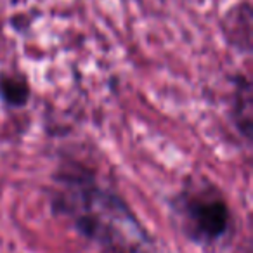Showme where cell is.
<instances>
[{
	"label": "cell",
	"mask_w": 253,
	"mask_h": 253,
	"mask_svg": "<svg viewBox=\"0 0 253 253\" xmlns=\"http://www.w3.org/2000/svg\"><path fill=\"white\" fill-rule=\"evenodd\" d=\"M252 84H250L248 77L239 75L234 82L231 111L239 134L248 142L252 139Z\"/></svg>",
	"instance_id": "obj_4"
},
{
	"label": "cell",
	"mask_w": 253,
	"mask_h": 253,
	"mask_svg": "<svg viewBox=\"0 0 253 253\" xmlns=\"http://www.w3.org/2000/svg\"><path fill=\"white\" fill-rule=\"evenodd\" d=\"M224 37L225 42L238 52L250 54L252 50V5L248 0L234 4L224 14Z\"/></svg>",
	"instance_id": "obj_3"
},
{
	"label": "cell",
	"mask_w": 253,
	"mask_h": 253,
	"mask_svg": "<svg viewBox=\"0 0 253 253\" xmlns=\"http://www.w3.org/2000/svg\"><path fill=\"white\" fill-rule=\"evenodd\" d=\"M52 211L102 253H141L149 236L125 200L78 162L57 167Z\"/></svg>",
	"instance_id": "obj_1"
},
{
	"label": "cell",
	"mask_w": 253,
	"mask_h": 253,
	"mask_svg": "<svg viewBox=\"0 0 253 253\" xmlns=\"http://www.w3.org/2000/svg\"><path fill=\"white\" fill-rule=\"evenodd\" d=\"M32 97V88L23 75L0 73V101L7 108H25Z\"/></svg>",
	"instance_id": "obj_5"
},
{
	"label": "cell",
	"mask_w": 253,
	"mask_h": 253,
	"mask_svg": "<svg viewBox=\"0 0 253 253\" xmlns=\"http://www.w3.org/2000/svg\"><path fill=\"white\" fill-rule=\"evenodd\" d=\"M172 220L180 234L201 248L224 245L234 229L225 194L208 180H191L170 200Z\"/></svg>",
	"instance_id": "obj_2"
}]
</instances>
